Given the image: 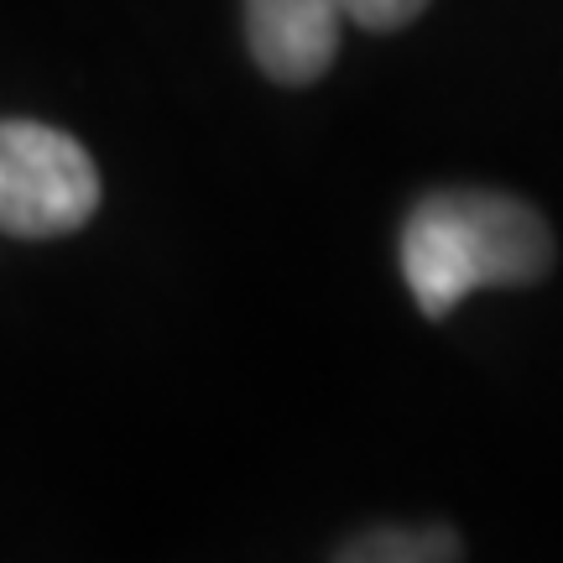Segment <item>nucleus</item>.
<instances>
[{"mask_svg":"<svg viewBox=\"0 0 563 563\" xmlns=\"http://www.w3.org/2000/svg\"><path fill=\"white\" fill-rule=\"evenodd\" d=\"M553 266V230L532 203L449 188L407 214L402 277L428 319H449L481 287H527Z\"/></svg>","mask_w":563,"mask_h":563,"instance_id":"obj_1","label":"nucleus"},{"mask_svg":"<svg viewBox=\"0 0 563 563\" xmlns=\"http://www.w3.org/2000/svg\"><path fill=\"white\" fill-rule=\"evenodd\" d=\"M100 209L95 157L42 121H0V230L16 241H53Z\"/></svg>","mask_w":563,"mask_h":563,"instance_id":"obj_2","label":"nucleus"},{"mask_svg":"<svg viewBox=\"0 0 563 563\" xmlns=\"http://www.w3.org/2000/svg\"><path fill=\"white\" fill-rule=\"evenodd\" d=\"M344 0H245V37L266 79L313 84L340 53Z\"/></svg>","mask_w":563,"mask_h":563,"instance_id":"obj_3","label":"nucleus"},{"mask_svg":"<svg viewBox=\"0 0 563 563\" xmlns=\"http://www.w3.org/2000/svg\"><path fill=\"white\" fill-rule=\"evenodd\" d=\"M344 559H460L454 532H371L355 548H344Z\"/></svg>","mask_w":563,"mask_h":563,"instance_id":"obj_4","label":"nucleus"},{"mask_svg":"<svg viewBox=\"0 0 563 563\" xmlns=\"http://www.w3.org/2000/svg\"><path fill=\"white\" fill-rule=\"evenodd\" d=\"M428 0H344V21H355L365 32H397L407 21H418Z\"/></svg>","mask_w":563,"mask_h":563,"instance_id":"obj_5","label":"nucleus"}]
</instances>
